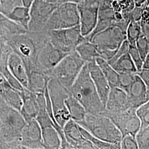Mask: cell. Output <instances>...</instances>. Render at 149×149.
I'll return each mask as SVG.
<instances>
[{
  "label": "cell",
  "instance_id": "6da1fadb",
  "mask_svg": "<svg viewBox=\"0 0 149 149\" xmlns=\"http://www.w3.org/2000/svg\"><path fill=\"white\" fill-rule=\"evenodd\" d=\"M5 41L12 51L23 60L28 77L32 71L39 70L38 67L39 54L50 42L48 31H45L40 32L27 31L26 33L14 35Z\"/></svg>",
  "mask_w": 149,
  "mask_h": 149
},
{
  "label": "cell",
  "instance_id": "7a4b0ae2",
  "mask_svg": "<svg viewBox=\"0 0 149 149\" xmlns=\"http://www.w3.org/2000/svg\"><path fill=\"white\" fill-rule=\"evenodd\" d=\"M69 91L70 95L84 107L87 113L100 114L105 110V106L91 77L87 63L70 88Z\"/></svg>",
  "mask_w": 149,
  "mask_h": 149
},
{
  "label": "cell",
  "instance_id": "3957f363",
  "mask_svg": "<svg viewBox=\"0 0 149 149\" xmlns=\"http://www.w3.org/2000/svg\"><path fill=\"white\" fill-rule=\"evenodd\" d=\"M76 123L96 138L120 146L122 134L111 119L103 113H87L84 120Z\"/></svg>",
  "mask_w": 149,
  "mask_h": 149
},
{
  "label": "cell",
  "instance_id": "277c9868",
  "mask_svg": "<svg viewBox=\"0 0 149 149\" xmlns=\"http://www.w3.org/2000/svg\"><path fill=\"white\" fill-rule=\"evenodd\" d=\"M126 39V32L117 26H111L96 34L90 41L95 45L100 58L108 61Z\"/></svg>",
  "mask_w": 149,
  "mask_h": 149
},
{
  "label": "cell",
  "instance_id": "5b68a950",
  "mask_svg": "<svg viewBox=\"0 0 149 149\" xmlns=\"http://www.w3.org/2000/svg\"><path fill=\"white\" fill-rule=\"evenodd\" d=\"M86 63L75 50L67 55L52 70L50 76L69 90Z\"/></svg>",
  "mask_w": 149,
  "mask_h": 149
},
{
  "label": "cell",
  "instance_id": "8992f818",
  "mask_svg": "<svg viewBox=\"0 0 149 149\" xmlns=\"http://www.w3.org/2000/svg\"><path fill=\"white\" fill-rule=\"evenodd\" d=\"M48 91L54 116L59 125L63 128L71 119L65 104L66 99L70 95L69 90L55 79L52 78L48 82Z\"/></svg>",
  "mask_w": 149,
  "mask_h": 149
},
{
  "label": "cell",
  "instance_id": "52a82bcc",
  "mask_svg": "<svg viewBox=\"0 0 149 149\" xmlns=\"http://www.w3.org/2000/svg\"><path fill=\"white\" fill-rule=\"evenodd\" d=\"M80 24L77 4L65 2L58 6L53 11L43 31L61 29Z\"/></svg>",
  "mask_w": 149,
  "mask_h": 149
},
{
  "label": "cell",
  "instance_id": "ba28073f",
  "mask_svg": "<svg viewBox=\"0 0 149 149\" xmlns=\"http://www.w3.org/2000/svg\"><path fill=\"white\" fill-rule=\"evenodd\" d=\"M49 41L55 48L70 54L76 50V47L88 38L84 37L80 24L74 27L48 31Z\"/></svg>",
  "mask_w": 149,
  "mask_h": 149
},
{
  "label": "cell",
  "instance_id": "9c48e42d",
  "mask_svg": "<svg viewBox=\"0 0 149 149\" xmlns=\"http://www.w3.org/2000/svg\"><path fill=\"white\" fill-rule=\"evenodd\" d=\"M102 113L111 119L122 134V137L128 134L135 137L141 127L136 109L130 108L119 112H109L105 109Z\"/></svg>",
  "mask_w": 149,
  "mask_h": 149
},
{
  "label": "cell",
  "instance_id": "30bf717a",
  "mask_svg": "<svg viewBox=\"0 0 149 149\" xmlns=\"http://www.w3.org/2000/svg\"><path fill=\"white\" fill-rule=\"evenodd\" d=\"M58 5L48 3L44 0H34L29 9L30 20L28 31H42Z\"/></svg>",
  "mask_w": 149,
  "mask_h": 149
},
{
  "label": "cell",
  "instance_id": "8fae6325",
  "mask_svg": "<svg viewBox=\"0 0 149 149\" xmlns=\"http://www.w3.org/2000/svg\"><path fill=\"white\" fill-rule=\"evenodd\" d=\"M100 0H84L77 4L82 35L88 37L97 23Z\"/></svg>",
  "mask_w": 149,
  "mask_h": 149
},
{
  "label": "cell",
  "instance_id": "7c38bea8",
  "mask_svg": "<svg viewBox=\"0 0 149 149\" xmlns=\"http://www.w3.org/2000/svg\"><path fill=\"white\" fill-rule=\"evenodd\" d=\"M68 54L55 48L49 42L39 54L38 67L39 69L50 76L52 70Z\"/></svg>",
  "mask_w": 149,
  "mask_h": 149
},
{
  "label": "cell",
  "instance_id": "4fadbf2b",
  "mask_svg": "<svg viewBox=\"0 0 149 149\" xmlns=\"http://www.w3.org/2000/svg\"><path fill=\"white\" fill-rule=\"evenodd\" d=\"M22 149H44L40 127L36 119L26 122L21 133Z\"/></svg>",
  "mask_w": 149,
  "mask_h": 149
},
{
  "label": "cell",
  "instance_id": "5bb4252c",
  "mask_svg": "<svg viewBox=\"0 0 149 149\" xmlns=\"http://www.w3.org/2000/svg\"><path fill=\"white\" fill-rule=\"evenodd\" d=\"M65 138L69 149H96L95 146L85 138L80 132L79 124L70 119L63 128Z\"/></svg>",
  "mask_w": 149,
  "mask_h": 149
},
{
  "label": "cell",
  "instance_id": "9a60e30c",
  "mask_svg": "<svg viewBox=\"0 0 149 149\" xmlns=\"http://www.w3.org/2000/svg\"><path fill=\"white\" fill-rule=\"evenodd\" d=\"M113 0H100L98 20L96 27L88 37L89 40L96 34L108 27L117 26L115 12L112 7Z\"/></svg>",
  "mask_w": 149,
  "mask_h": 149
},
{
  "label": "cell",
  "instance_id": "2e32d148",
  "mask_svg": "<svg viewBox=\"0 0 149 149\" xmlns=\"http://www.w3.org/2000/svg\"><path fill=\"white\" fill-rule=\"evenodd\" d=\"M91 77L103 104L106 105L111 87L101 69L96 61L87 63Z\"/></svg>",
  "mask_w": 149,
  "mask_h": 149
},
{
  "label": "cell",
  "instance_id": "e0dca14e",
  "mask_svg": "<svg viewBox=\"0 0 149 149\" xmlns=\"http://www.w3.org/2000/svg\"><path fill=\"white\" fill-rule=\"evenodd\" d=\"M22 104L20 113L26 122L36 119L39 113V106L37 94L27 88L20 91Z\"/></svg>",
  "mask_w": 149,
  "mask_h": 149
},
{
  "label": "cell",
  "instance_id": "ac0fdd59",
  "mask_svg": "<svg viewBox=\"0 0 149 149\" xmlns=\"http://www.w3.org/2000/svg\"><path fill=\"white\" fill-rule=\"evenodd\" d=\"M127 93L132 108L136 109L149 101L148 87L137 74Z\"/></svg>",
  "mask_w": 149,
  "mask_h": 149
},
{
  "label": "cell",
  "instance_id": "d6986e66",
  "mask_svg": "<svg viewBox=\"0 0 149 149\" xmlns=\"http://www.w3.org/2000/svg\"><path fill=\"white\" fill-rule=\"evenodd\" d=\"M130 108L127 92L118 87L111 88L105 109L109 112H119Z\"/></svg>",
  "mask_w": 149,
  "mask_h": 149
},
{
  "label": "cell",
  "instance_id": "ffe728a7",
  "mask_svg": "<svg viewBox=\"0 0 149 149\" xmlns=\"http://www.w3.org/2000/svg\"><path fill=\"white\" fill-rule=\"evenodd\" d=\"M8 62L12 75L23 88H28V77L26 66L21 58L12 51L8 56Z\"/></svg>",
  "mask_w": 149,
  "mask_h": 149
},
{
  "label": "cell",
  "instance_id": "44dd1931",
  "mask_svg": "<svg viewBox=\"0 0 149 149\" xmlns=\"http://www.w3.org/2000/svg\"><path fill=\"white\" fill-rule=\"evenodd\" d=\"M52 77L40 70L31 72L28 75L29 90L34 93H44Z\"/></svg>",
  "mask_w": 149,
  "mask_h": 149
},
{
  "label": "cell",
  "instance_id": "7402d4cb",
  "mask_svg": "<svg viewBox=\"0 0 149 149\" xmlns=\"http://www.w3.org/2000/svg\"><path fill=\"white\" fill-rule=\"evenodd\" d=\"M27 31L0 12V37L2 39L6 40L14 35L24 33Z\"/></svg>",
  "mask_w": 149,
  "mask_h": 149
},
{
  "label": "cell",
  "instance_id": "603a6c76",
  "mask_svg": "<svg viewBox=\"0 0 149 149\" xmlns=\"http://www.w3.org/2000/svg\"><path fill=\"white\" fill-rule=\"evenodd\" d=\"M44 149H61V139L53 127L41 128Z\"/></svg>",
  "mask_w": 149,
  "mask_h": 149
},
{
  "label": "cell",
  "instance_id": "cb8c5ba5",
  "mask_svg": "<svg viewBox=\"0 0 149 149\" xmlns=\"http://www.w3.org/2000/svg\"><path fill=\"white\" fill-rule=\"evenodd\" d=\"M76 52L86 63L96 61V58L100 57L95 45L88 39H86L76 48Z\"/></svg>",
  "mask_w": 149,
  "mask_h": 149
},
{
  "label": "cell",
  "instance_id": "d4e9b609",
  "mask_svg": "<svg viewBox=\"0 0 149 149\" xmlns=\"http://www.w3.org/2000/svg\"><path fill=\"white\" fill-rule=\"evenodd\" d=\"M29 9L22 5L17 6L7 15V17L28 31L30 20Z\"/></svg>",
  "mask_w": 149,
  "mask_h": 149
},
{
  "label": "cell",
  "instance_id": "484cf974",
  "mask_svg": "<svg viewBox=\"0 0 149 149\" xmlns=\"http://www.w3.org/2000/svg\"><path fill=\"white\" fill-rule=\"evenodd\" d=\"M65 104L72 120L78 122L85 119L87 114L85 109L73 96L70 95L66 99Z\"/></svg>",
  "mask_w": 149,
  "mask_h": 149
},
{
  "label": "cell",
  "instance_id": "4316f807",
  "mask_svg": "<svg viewBox=\"0 0 149 149\" xmlns=\"http://www.w3.org/2000/svg\"><path fill=\"white\" fill-rule=\"evenodd\" d=\"M96 62L105 76L110 87H118L119 73L112 68L107 61L102 58L98 57L96 58Z\"/></svg>",
  "mask_w": 149,
  "mask_h": 149
},
{
  "label": "cell",
  "instance_id": "83f0119b",
  "mask_svg": "<svg viewBox=\"0 0 149 149\" xmlns=\"http://www.w3.org/2000/svg\"><path fill=\"white\" fill-rule=\"evenodd\" d=\"M109 64L118 73L137 72V70L129 53L123 55L117 60Z\"/></svg>",
  "mask_w": 149,
  "mask_h": 149
},
{
  "label": "cell",
  "instance_id": "f1b7e54d",
  "mask_svg": "<svg viewBox=\"0 0 149 149\" xmlns=\"http://www.w3.org/2000/svg\"><path fill=\"white\" fill-rule=\"evenodd\" d=\"M79 128L84 137L90 141L95 146L96 149H121L120 146L118 145L108 143L96 138L80 125Z\"/></svg>",
  "mask_w": 149,
  "mask_h": 149
},
{
  "label": "cell",
  "instance_id": "f546056e",
  "mask_svg": "<svg viewBox=\"0 0 149 149\" xmlns=\"http://www.w3.org/2000/svg\"><path fill=\"white\" fill-rule=\"evenodd\" d=\"M142 33L140 21L130 22L126 31L127 40L129 45L136 46V42Z\"/></svg>",
  "mask_w": 149,
  "mask_h": 149
},
{
  "label": "cell",
  "instance_id": "4dcf8cb0",
  "mask_svg": "<svg viewBox=\"0 0 149 149\" xmlns=\"http://www.w3.org/2000/svg\"><path fill=\"white\" fill-rule=\"evenodd\" d=\"M135 139L138 149H149V125L140 128Z\"/></svg>",
  "mask_w": 149,
  "mask_h": 149
},
{
  "label": "cell",
  "instance_id": "1f68e13d",
  "mask_svg": "<svg viewBox=\"0 0 149 149\" xmlns=\"http://www.w3.org/2000/svg\"><path fill=\"white\" fill-rule=\"evenodd\" d=\"M136 113L141 123V127L149 125V101L142 104L136 109Z\"/></svg>",
  "mask_w": 149,
  "mask_h": 149
},
{
  "label": "cell",
  "instance_id": "d6a6232c",
  "mask_svg": "<svg viewBox=\"0 0 149 149\" xmlns=\"http://www.w3.org/2000/svg\"><path fill=\"white\" fill-rule=\"evenodd\" d=\"M136 73H119L118 87L122 88L126 92L135 79Z\"/></svg>",
  "mask_w": 149,
  "mask_h": 149
},
{
  "label": "cell",
  "instance_id": "836d02e7",
  "mask_svg": "<svg viewBox=\"0 0 149 149\" xmlns=\"http://www.w3.org/2000/svg\"><path fill=\"white\" fill-rule=\"evenodd\" d=\"M136 47L144 60L149 53V38L143 32L136 42Z\"/></svg>",
  "mask_w": 149,
  "mask_h": 149
},
{
  "label": "cell",
  "instance_id": "e575fe53",
  "mask_svg": "<svg viewBox=\"0 0 149 149\" xmlns=\"http://www.w3.org/2000/svg\"><path fill=\"white\" fill-rule=\"evenodd\" d=\"M128 53L129 54L131 58L133 61L134 64L135 66V68L137 70V72L140 71L143 69L144 60L142 59L136 46H133V45H129Z\"/></svg>",
  "mask_w": 149,
  "mask_h": 149
},
{
  "label": "cell",
  "instance_id": "d590c367",
  "mask_svg": "<svg viewBox=\"0 0 149 149\" xmlns=\"http://www.w3.org/2000/svg\"><path fill=\"white\" fill-rule=\"evenodd\" d=\"M122 149H138L135 137L131 135H126L123 136L120 142Z\"/></svg>",
  "mask_w": 149,
  "mask_h": 149
},
{
  "label": "cell",
  "instance_id": "8d00e7d4",
  "mask_svg": "<svg viewBox=\"0 0 149 149\" xmlns=\"http://www.w3.org/2000/svg\"><path fill=\"white\" fill-rule=\"evenodd\" d=\"M2 13L7 16L17 6L19 5L18 0H0Z\"/></svg>",
  "mask_w": 149,
  "mask_h": 149
},
{
  "label": "cell",
  "instance_id": "74e56055",
  "mask_svg": "<svg viewBox=\"0 0 149 149\" xmlns=\"http://www.w3.org/2000/svg\"><path fill=\"white\" fill-rule=\"evenodd\" d=\"M120 6L122 14L132 11L135 7L134 0H116Z\"/></svg>",
  "mask_w": 149,
  "mask_h": 149
},
{
  "label": "cell",
  "instance_id": "f35d334b",
  "mask_svg": "<svg viewBox=\"0 0 149 149\" xmlns=\"http://www.w3.org/2000/svg\"><path fill=\"white\" fill-rule=\"evenodd\" d=\"M136 74L140 77L147 87H149V69L143 68L140 71L137 72Z\"/></svg>",
  "mask_w": 149,
  "mask_h": 149
},
{
  "label": "cell",
  "instance_id": "ab89813d",
  "mask_svg": "<svg viewBox=\"0 0 149 149\" xmlns=\"http://www.w3.org/2000/svg\"><path fill=\"white\" fill-rule=\"evenodd\" d=\"M34 0H21L22 5L25 7L30 8Z\"/></svg>",
  "mask_w": 149,
  "mask_h": 149
},
{
  "label": "cell",
  "instance_id": "60d3db41",
  "mask_svg": "<svg viewBox=\"0 0 149 149\" xmlns=\"http://www.w3.org/2000/svg\"><path fill=\"white\" fill-rule=\"evenodd\" d=\"M141 24L143 32L149 38V24H145L141 23Z\"/></svg>",
  "mask_w": 149,
  "mask_h": 149
},
{
  "label": "cell",
  "instance_id": "b9f144b4",
  "mask_svg": "<svg viewBox=\"0 0 149 149\" xmlns=\"http://www.w3.org/2000/svg\"><path fill=\"white\" fill-rule=\"evenodd\" d=\"M84 0H59L58 4L60 5V4H62L63 3L65 2H71V3H74L76 4H79Z\"/></svg>",
  "mask_w": 149,
  "mask_h": 149
},
{
  "label": "cell",
  "instance_id": "7bdbcfd3",
  "mask_svg": "<svg viewBox=\"0 0 149 149\" xmlns=\"http://www.w3.org/2000/svg\"><path fill=\"white\" fill-rule=\"evenodd\" d=\"M143 68L149 69V53L144 60Z\"/></svg>",
  "mask_w": 149,
  "mask_h": 149
},
{
  "label": "cell",
  "instance_id": "ee69618b",
  "mask_svg": "<svg viewBox=\"0 0 149 149\" xmlns=\"http://www.w3.org/2000/svg\"><path fill=\"white\" fill-rule=\"evenodd\" d=\"M136 7H142L145 4V0H134Z\"/></svg>",
  "mask_w": 149,
  "mask_h": 149
},
{
  "label": "cell",
  "instance_id": "f6af8a7d",
  "mask_svg": "<svg viewBox=\"0 0 149 149\" xmlns=\"http://www.w3.org/2000/svg\"><path fill=\"white\" fill-rule=\"evenodd\" d=\"M46 2H47L48 3H53V4H56L59 6L58 2H59V0H44Z\"/></svg>",
  "mask_w": 149,
  "mask_h": 149
},
{
  "label": "cell",
  "instance_id": "bcb514c9",
  "mask_svg": "<svg viewBox=\"0 0 149 149\" xmlns=\"http://www.w3.org/2000/svg\"><path fill=\"white\" fill-rule=\"evenodd\" d=\"M145 5L149 6V0H145Z\"/></svg>",
  "mask_w": 149,
  "mask_h": 149
},
{
  "label": "cell",
  "instance_id": "7dc6e473",
  "mask_svg": "<svg viewBox=\"0 0 149 149\" xmlns=\"http://www.w3.org/2000/svg\"><path fill=\"white\" fill-rule=\"evenodd\" d=\"M0 12L2 13V6H1V2H0Z\"/></svg>",
  "mask_w": 149,
  "mask_h": 149
},
{
  "label": "cell",
  "instance_id": "c3c4849f",
  "mask_svg": "<svg viewBox=\"0 0 149 149\" xmlns=\"http://www.w3.org/2000/svg\"><path fill=\"white\" fill-rule=\"evenodd\" d=\"M18 3L19 5H22L21 0H18Z\"/></svg>",
  "mask_w": 149,
  "mask_h": 149
},
{
  "label": "cell",
  "instance_id": "681fc988",
  "mask_svg": "<svg viewBox=\"0 0 149 149\" xmlns=\"http://www.w3.org/2000/svg\"><path fill=\"white\" fill-rule=\"evenodd\" d=\"M148 100L149 101V87H148Z\"/></svg>",
  "mask_w": 149,
  "mask_h": 149
}]
</instances>
